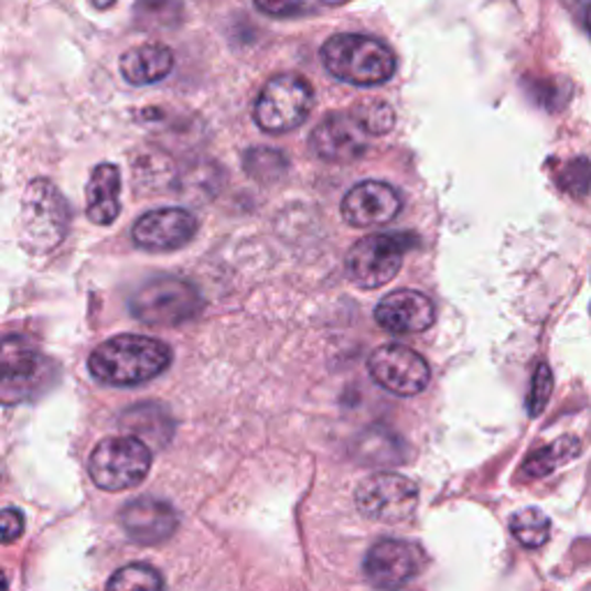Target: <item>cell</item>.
I'll return each instance as SVG.
<instances>
[{
  "label": "cell",
  "instance_id": "cell-27",
  "mask_svg": "<svg viewBox=\"0 0 591 591\" xmlns=\"http://www.w3.org/2000/svg\"><path fill=\"white\" fill-rule=\"evenodd\" d=\"M90 3H93V8H97V10H109V8L116 3V0H90Z\"/></svg>",
  "mask_w": 591,
  "mask_h": 591
},
{
  "label": "cell",
  "instance_id": "cell-28",
  "mask_svg": "<svg viewBox=\"0 0 591 591\" xmlns=\"http://www.w3.org/2000/svg\"><path fill=\"white\" fill-rule=\"evenodd\" d=\"M319 3H324V6H344V3H350V0H319Z\"/></svg>",
  "mask_w": 591,
  "mask_h": 591
},
{
  "label": "cell",
  "instance_id": "cell-23",
  "mask_svg": "<svg viewBox=\"0 0 591 591\" xmlns=\"http://www.w3.org/2000/svg\"><path fill=\"white\" fill-rule=\"evenodd\" d=\"M354 114L358 116V120L363 122V128L369 135H386L396 126V111L390 109V105L382 103V100H369L363 103L354 109Z\"/></svg>",
  "mask_w": 591,
  "mask_h": 591
},
{
  "label": "cell",
  "instance_id": "cell-12",
  "mask_svg": "<svg viewBox=\"0 0 591 591\" xmlns=\"http://www.w3.org/2000/svg\"><path fill=\"white\" fill-rule=\"evenodd\" d=\"M310 146L316 158L344 164L365 155L369 146V132L363 128V122L354 111H340L319 122L310 137Z\"/></svg>",
  "mask_w": 591,
  "mask_h": 591
},
{
  "label": "cell",
  "instance_id": "cell-14",
  "mask_svg": "<svg viewBox=\"0 0 591 591\" xmlns=\"http://www.w3.org/2000/svg\"><path fill=\"white\" fill-rule=\"evenodd\" d=\"M400 211V194L382 181H363L354 185L342 202L344 222L358 229L386 225V222L396 219Z\"/></svg>",
  "mask_w": 591,
  "mask_h": 591
},
{
  "label": "cell",
  "instance_id": "cell-26",
  "mask_svg": "<svg viewBox=\"0 0 591 591\" xmlns=\"http://www.w3.org/2000/svg\"><path fill=\"white\" fill-rule=\"evenodd\" d=\"M23 529H26V520H23V513L17 508H3L0 511V544H12L17 540Z\"/></svg>",
  "mask_w": 591,
  "mask_h": 591
},
{
  "label": "cell",
  "instance_id": "cell-19",
  "mask_svg": "<svg viewBox=\"0 0 591 591\" xmlns=\"http://www.w3.org/2000/svg\"><path fill=\"white\" fill-rule=\"evenodd\" d=\"M582 453V443L578 437H561L552 441L550 447L531 453L523 466V479H544L552 474L559 466L573 462Z\"/></svg>",
  "mask_w": 591,
  "mask_h": 591
},
{
  "label": "cell",
  "instance_id": "cell-16",
  "mask_svg": "<svg viewBox=\"0 0 591 591\" xmlns=\"http://www.w3.org/2000/svg\"><path fill=\"white\" fill-rule=\"evenodd\" d=\"M120 525L135 544L158 546L179 529V513L162 499L139 497L120 511Z\"/></svg>",
  "mask_w": 591,
  "mask_h": 591
},
{
  "label": "cell",
  "instance_id": "cell-4",
  "mask_svg": "<svg viewBox=\"0 0 591 591\" xmlns=\"http://www.w3.org/2000/svg\"><path fill=\"white\" fill-rule=\"evenodd\" d=\"M204 308L200 289L181 278H155L141 284L130 299V312L148 326H181Z\"/></svg>",
  "mask_w": 591,
  "mask_h": 591
},
{
  "label": "cell",
  "instance_id": "cell-24",
  "mask_svg": "<svg viewBox=\"0 0 591 591\" xmlns=\"http://www.w3.org/2000/svg\"><path fill=\"white\" fill-rule=\"evenodd\" d=\"M550 393H552V373L546 363H540L536 367L534 377H531V388H529V398H527L529 416H536V413L544 411V407L550 400Z\"/></svg>",
  "mask_w": 591,
  "mask_h": 591
},
{
  "label": "cell",
  "instance_id": "cell-13",
  "mask_svg": "<svg viewBox=\"0 0 591 591\" xmlns=\"http://www.w3.org/2000/svg\"><path fill=\"white\" fill-rule=\"evenodd\" d=\"M200 229V222L185 208H158L141 215L132 227L137 248L148 252L179 250Z\"/></svg>",
  "mask_w": 591,
  "mask_h": 591
},
{
  "label": "cell",
  "instance_id": "cell-2",
  "mask_svg": "<svg viewBox=\"0 0 591 591\" xmlns=\"http://www.w3.org/2000/svg\"><path fill=\"white\" fill-rule=\"evenodd\" d=\"M322 61L335 79L352 86H382L398 69L396 54L382 40L358 33L333 35L322 49Z\"/></svg>",
  "mask_w": 591,
  "mask_h": 591
},
{
  "label": "cell",
  "instance_id": "cell-10",
  "mask_svg": "<svg viewBox=\"0 0 591 591\" xmlns=\"http://www.w3.org/2000/svg\"><path fill=\"white\" fill-rule=\"evenodd\" d=\"M369 377L396 396L411 398L430 384V365L421 354L402 344H384L367 361Z\"/></svg>",
  "mask_w": 591,
  "mask_h": 591
},
{
  "label": "cell",
  "instance_id": "cell-8",
  "mask_svg": "<svg viewBox=\"0 0 591 591\" xmlns=\"http://www.w3.org/2000/svg\"><path fill=\"white\" fill-rule=\"evenodd\" d=\"M356 506L369 520L400 525L418 506V485L400 474H373L356 487Z\"/></svg>",
  "mask_w": 591,
  "mask_h": 591
},
{
  "label": "cell",
  "instance_id": "cell-29",
  "mask_svg": "<svg viewBox=\"0 0 591 591\" xmlns=\"http://www.w3.org/2000/svg\"><path fill=\"white\" fill-rule=\"evenodd\" d=\"M8 587H10V582H8L6 573H3V571H0V589H8Z\"/></svg>",
  "mask_w": 591,
  "mask_h": 591
},
{
  "label": "cell",
  "instance_id": "cell-15",
  "mask_svg": "<svg viewBox=\"0 0 591 591\" xmlns=\"http://www.w3.org/2000/svg\"><path fill=\"white\" fill-rule=\"evenodd\" d=\"M375 319L384 331L393 335H416L428 331L434 324L437 310L434 303L430 301V296L413 289H405L388 293L377 305Z\"/></svg>",
  "mask_w": 591,
  "mask_h": 591
},
{
  "label": "cell",
  "instance_id": "cell-5",
  "mask_svg": "<svg viewBox=\"0 0 591 591\" xmlns=\"http://www.w3.org/2000/svg\"><path fill=\"white\" fill-rule=\"evenodd\" d=\"M314 105V90L299 74L270 79L255 103V122L270 135L301 128Z\"/></svg>",
  "mask_w": 591,
  "mask_h": 591
},
{
  "label": "cell",
  "instance_id": "cell-9",
  "mask_svg": "<svg viewBox=\"0 0 591 591\" xmlns=\"http://www.w3.org/2000/svg\"><path fill=\"white\" fill-rule=\"evenodd\" d=\"M44 375L46 358L26 335L0 337V400H26Z\"/></svg>",
  "mask_w": 591,
  "mask_h": 591
},
{
  "label": "cell",
  "instance_id": "cell-21",
  "mask_svg": "<svg viewBox=\"0 0 591 591\" xmlns=\"http://www.w3.org/2000/svg\"><path fill=\"white\" fill-rule=\"evenodd\" d=\"M109 589H143V591H158L164 587L162 576L146 563H130L126 569L114 573V578L107 582Z\"/></svg>",
  "mask_w": 591,
  "mask_h": 591
},
{
  "label": "cell",
  "instance_id": "cell-18",
  "mask_svg": "<svg viewBox=\"0 0 591 591\" xmlns=\"http://www.w3.org/2000/svg\"><path fill=\"white\" fill-rule=\"evenodd\" d=\"M174 69V52L164 44H141L120 58V72L132 86H151Z\"/></svg>",
  "mask_w": 591,
  "mask_h": 591
},
{
  "label": "cell",
  "instance_id": "cell-11",
  "mask_svg": "<svg viewBox=\"0 0 591 591\" xmlns=\"http://www.w3.org/2000/svg\"><path fill=\"white\" fill-rule=\"evenodd\" d=\"M426 566V555L409 540L384 538L369 548L363 561L365 578L375 587L396 589L405 587L421 576Z\"/></svg>",
  "mask_w": 591,
  "mask_h": 591
},
{
  "label": "cell",
  "instance_id": "cell-25",
  "mask_svg": "<svg viewBox=\"0 0 591 591\" xmlns=\"http://www.w3.org/2000/svg\"><path fill=\"white\" fill-rule=\"evenodd\" d=\"M255 6L270 17H280V19H291V17H301L314 12L319 6V0H255Z\"/></svg>",
  "mask_w": 591,
  "mask_h": 591
},
{
  "label": "cell",
  "instance_id": "cell-22",
  "mask_svg": "<svg viewBox=\"0 0 591 591\" xmlns=\"http://www.w3.org/2000/svg\"><path fill=\"white\" fill-rule=\"evenodd\" d=\"M245 169H248V174L257 181H276L284 174L287 160L282 158V153L261 146L245 153Z\"/></svg>",
  "mask_w": 591,
  "mask_h": 591
},
{
  "label": "cell",
  "instance_id": "cell-1",
  "mask_svg": "<svg viewBox=\"0 0 591 591\" xmlns=\"http://www.w3.org/2000/svg\"><path fill=\"white\" fill-rule=\"evenodd\" d=\"M171 365V350L146 335H118L97 347L88 367L90 375L109 386H139L160 377Z\"/></svg>",
  "mask_w": 591,
  "mask_h": 591
},
{
  "label": "cell",
  "instance_id": "cell-17",
  "mask_svg": "<svg viewBox=\"0 0 591 591\" xmlns=\"http://www.w3.org/2000/svg\"><path fill=\"white\" fill-rule=\"evenodd\" d=\"M86 215L95 225H111L120 215V171L116 164L95 166L86 187Z\"/></svg>",
  "mask_w": 591,
  "mask_h": 591
},
{
  "label": "cell",
  "instance_id": "cell-7",
  "mask_svg": "<svg viewBox=\"0 0 591 591\" xmlns=\"http://www.w3.org/2000/svg\"><path fill=\"white\" fill-rule=\"evenodd\" d=\"M413 236L373 234L361 238L347 255V273L363 289H379L400 273L402 261L411 250Z\"/></svg>",
  "mask_w": 591,
  "mask_h": 591
},
{
  "label": "cell",
  "instance_id": "cell-20",
  "mask_svg": "<svg viewBox=\"0 0 591 591\" xmlns=\"http://www.w3.org/2000/svg\"><path fill=\"white\" fill-rule=\"evenodd\" d=\"M550 520L546 513H540L538 508H525L520 513L513 515L511 520V534L515 536V540L525 548H540L548 544L550 538Z\"/></svg>",
  "mask_w": 591,
  "mask_h": 591
},
{
  "label": "cell",
  "instance_id": "cell-6",
  "mask_svg": "<svg viewBox=\"0 0 591 591\" xmlns=\"http://www.w3.org/2000/svg\"><path fill=\"white\" fill-rule=\"evenodd\" d=\"M151 460V449L141 439L111 437L97 443L88 462V472L93 483L100 490L120 492L139 485L148 476Z\"/></svg>",
  "mask_w": 591,
  "mask_h": 591
},
{
  "label": "cell",
  "instance_id": "cell-3",
  "mask_svg": "<svg viewBox=\"0 0 591 591\" xmlns=\"http://www.w3.org/2000/svg\"><path fill=\"white\" fill-rule=\"evenodd\" d=\"M21 240L33 255L56 250L69 229V206L61 190L52 183L33 181L21 202Z\"/></svg>",
  "mask_w": 591,
  "mask_h": 591
}]
</instances>
